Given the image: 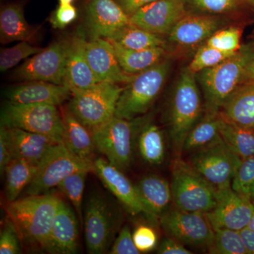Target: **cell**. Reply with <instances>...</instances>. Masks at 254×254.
I'll list each match as a JSON object with an SVG mask.
<instances>
[{"mask_svg":"<svg viewBox=\"0 0 254 254\" xmlns=\"http://www.w3.org/2000/svg\"><path fill=\"white\" fill-rule=\"evenodd\" d=\"M8 128V127H7ZM13 158L20 159L38 166L58 142L44 135L17 128H8Z\"/></svg>","mask_w":254,"mask_h":254,"instance_id":"24","label":"cell"},{"mask_svg":"<svg viewBox=\"0 0 254 254\" xmlns=\"http://www.w3.org/2000/svg\"><path fill=\"white\" fill-rule=\"evenodd\" d=\"M254 54L251 47H241L216 66L195 73L204 95L207 113H220L225 102L242 84L246 66Z\"/></svg>","mask_w":254,"mask_h":254,"instance_id":"3","label":"cell"},{"mask_svg":"<svg viewBox=\"0 0 254 254\" xmlns=\"http://www.w3.org/2000/svg\"><path fill=\"white\" fill-rule=\"evenodd\" d=\"M111 254H139L133 242V234L128 225L122 229L110 250Z\"/></svg>","mask_w":254,"mask_h":254,"instance_id":"42","label":"cell"},{"mask_svg":"<svg viewBox=\"0 0 254 254\" xmlns=\"http://www.w3.org/2000/svg\"><path fill=\"white\" fill-rule=\"evenodd\" d=\"M38 166L20 160L13 158L4 170L6 175L5 194L8 203L18 199L25 189L36 175Z\"/></svg>","mask_w":254,"mask_h":254,"instance_id":"30","label":"cell"},{"mask_svg":"<svg viewBox=\"0 0 254 254\" xmlns=\"http://www.w3.org/2000/svg\"><path fill=\"white\" fill-rule=\"evenodd\" d=\"M114 117L109 121L91 128L97 150L105 155L112 165L121 170L131 165L133 143L136 127L141 121Z\"/></svg>","mask_w":254,"mask_h":254,"instance_id":"9","label":"cell"},{"mask_svg":"<svg viewBox=\"0 0 254 254\" xmlns=\"http://www.w3.org/2000/svg\"><path fill=\"white\" fill-rule=\"evenodd\" d=\"M158 254H191L190 251L184 247L183 244L173 237L164 239L159 246Z\"/></svg>","mask_w":254,"mask_h":254,"instance_id":"46","label":"cell"},{"mask_svg":"<svg viewBox=\"0 0 254 254\" xmlns=\"http://www.w3.org/2000/svg\"><path fill=\"white\" fill-rule=\"evenodd\" d=\"M38 28L26 21L22 7L17 4L4 6L0 13V41L3 44L14 41H29L36 36Z\"/></svg>","mask_w":254,"mask_h":254,"instance_id":"27","label":"cell"},{"mask_svg":"<svg viewBox=\"0 0 254 254\" xmlns=\"http://www.w3.org/2000/svg\"><path fill=\"white\" fill-rule=\"evenodd\" d=\"M254 213L252 198L230 187L218 189L215 206L205 214L214 230L224 228L240 231L248 226Z\"/></svg>","mask_w":254,"mask_h":254,"instance_id":"13","label":"cell"},{"mask_svg":"<svg viewBox=\"0 0 254 254\" xmlns=\"http://www.w3.org/2000/svg\"><path fill=\"white\" fill-rule=\"evenodd\" d=\"M202 100L195 73L187 66L177 78L168 113L174 150L180 157L187 135L201 119Z\"/></svg>","mask_w":254,"mask_h":254,"instance_id":"2","label":"cell"},{"mask_svg":"<svg viewBox=\"0 0 254 254\" xmlns=\"http://www.w3.org/2000/svg\"><path fill=\"white\" fill-rule=\"evenodd\" d=\"M252 82H254V54L246 66L243 77H242V84L252 83Z\"/></svg>","mask_w":254,"mask_h":254,"instance_id":"49","label":"cell"},{"mask_svg":"<svg viewBox=\"0 0 254 254\" xmlns=\"http://www.w3.org/2000/svg\"><path fill=\"white\" fill-rule=\"evenodd\" d=\"M223 141L240 158H248L254 155V131L228 121L223 118L220 128Z\"/></svg>","mask_w":254,"mask_h":254,"instance_id":"32","label":"cell"},{"mask_svg":"<svg viewBox=\"0 0 254 254\" xmlns=\"http://www.w3.org/2000/svg\"><path fill=\"white\" fill-rule=\"evenodd\" d=\"M123 89L119 83L101 81L86 89L72 91L68 110L91 129L115 117Z\"/></svg>","mask_w":254,"mask_h":254,"instance_id":"6","label":"cell"},{"mask_svg":"<svg viewBox=\"0 0 254 254\" xmlns=\"http://www.w3.org/2000/svg\"><path fill=\"white\" fill-rule=\"evenodd\" d=\"M116 1L121 6L124 11L130 16L138 9H141L143 6L156 0H116Z\"/></svg>","mask_w":254,"mask_h":254,"instance_id":"47","label":"cell"},{"mask_svg":"<svg viewBox=\"0 0 254 254\" xmlns=\"http://www.w3.org/2000/svg\"><path fill=\"white\" fill-rule=\"evenodd\" d=\"M88 170H79L66 177L58 186L60 191L71 201L76 213L81 217V205L84 192L85 182Z\"/></svg>","mask_w":254,"mask_h":254,"instance_id":"35","label":"cell"},{"mask_svg":"<svg viewBox=\"0 0 254 254\" xmlns=\"http://www.w3.org/2000/svg\"><path fill=\"white\" fill-rule=\"evenodd\" d=\"M223 120L221 113H207L187 135L183 152H193L206 146L221 137L220 128Z\"/></svg>","mask_w":254,"mask_h":254,"instance_id":"29","label":"cell"},{"mask_svg":"<svg viewBox=\"0 0 254 254\" xmlns=\"http://www.w3.org/2000/svg\"><path fill=\"white\" fill-rule=\"evenodd\" d=\"M110 41L131 50H145L165 46V42L159 35L129 24L118 32Z\"/></svg>","mask_w":254,"mask_h":254,"instance_id":"33","label":"cell"},{"mask_svg":"<svg viewBox=\"0 0 254 254\" xmlns=\"http://www.w3.org/2000/svg\"><path fill=\"white\" fill-rule=\"evenodd\" d=\"M183 0H156L130 16L131 24L155 34H169L187 14Z\"/></svg>","mask_w":254,"mask_h":254,"instance_id":"15","label":"cell"},{"mask_svg":"<svg viewBox=\"0 0 254 254\" xmlns=\"http://www.w3.org/2000/svg\"><path fill=\"white\" fill-rule=\"evenodd\" d=\"M170 185L173 200L180 210L206 213L216 203L218 189L181 157L173 161Z\"/></svg>","mask_w":254,"mask_h":254,"instance_id":"5","label":"cell"},{"mask_svg":"<svg viewBox=\"0 0 254 254\" xmlns=\"http://www.w3.org/2000/svg\"><path fill=\"white\" fill-rule=\"evenodd\" d=\"M122 68L129 74H137L162 61L163 47L145 50H131L125 48L115 41H110Z\"/></svg>","mask_w":254,"mask_h":254,"instance_id":"28","label":"cell"},{"mask_svg":"<svg viewBox=\"0 0 254 254\" xmlns=\"http://www.w3.org/2000/svg\"><path fill=\"white\" fill-rule=\"evenodd\" d=\"M13 159L12 149L7 127L1 125L0 128V173L4 174L5 168Z\"/></svg>","mask_w":254,"mask_h":254,"instance_id":"45","label":"cell"},{"mask_svg":"<svg viewBox=\"0 0 254 254\" xmlns=\"http://www.w3.org/2000/svg\"><path fill=\"white\" fill-rule=\"evenodd\" d=\"M136 189L150 220H160L173 200L171 185L158 175H150L141 179Z\"/></svg>","mask_w":254,"mask_h":254,"instance_id":"23","label":"cell"},{"mask_svg":"<svg viewBox=\"0 0 254 254\" xmlns=\"http://www.w3.org/2000/svg\"><path fill=\"white\" fill-rule=\"evenodd\" d=\"M133 239L135 245L141 253L153 250L158 242V237L155 230L146 225L137 227L133 232Z\"/></svg>","mask_w":254,"mask_h":254,"instance_id":"43","label":"cell"},{"mask_svg":"<svg viewBox=\"0 0 254 254\" xmlns=\"http://www.w3.org/2000/svg\"><path fill=\"white\" fill-rule=\"evenodd\" d=\"M19 232L11 218H6L0 234V254L21 253Z\"/></svg>","mask_w":254,"mask_h":254,"instance_id":"41","label":"cell"},{"mask_svg":"<svg viewBox=\"0 0 254 254\" xmlns=\"http://www.w3.org/2000/svg\"><path fill=\"white\" fill-rule=\"evenodd\" d=\"M57 195H30L9 202L8 216L28 245L44 250L60 203Z\"/></svg>","mask_w":254,"mask_h":254,"instance_id":"1","label":"cell"},{"mask_svg":"<svg viewBox=\"0 0 254 254\" xmlns=\"http://www.w3.org/2000/svg\"><path fill=\"white\" fill-rule=\"evenodd\" d=\"M232 188L241 194L252 198L254 195V155L243 159Z\"/></svg>","mask_w":254,"mask_h":254,"instance_id":"40","label":"cell"},{"mask_svg":"<svg viewBox=\"0 0 254 254\" xmlns=\"http://www.w3.org/2000/svg\"><path fill=\"white\" fill-rule=\"evenodd\" d=\"M220 113L225 120L254 131V82L240 85Z\"/></svg>","mask_w":254,"mask_h":254,"instance_id":"26","label":"cell"},{"mask_svg":"<svg viewBox=\"0 0 254 254\" xmlns=\"http://www.w3.org/2000/svg\"><path fill=\"white\" fill-rule=\"evenodd\" d=\"M160 222L168 235L183 245L208 247L213 242L215 231L205 213L177 208L165 212Z\"/></svg>","mask_w":254,"mask_h":254,"instance_id":"12","label":"cell"},{"mask_svg":"<svg viewBox=\"0 0 254 254\" xmlns=\"http://www.w3.org/2000/svg\"><path fill=\"white\" fill-rule=\"evenodd\" d=\"M114 226L113 213L104 197L91 195L87 201L84 215L85 240L88 253L101 254L108 251Z\"/></svg>","mask_w":254,"mask_h":254,"instance_id":"14","label":"cell"},{"mask_svg":"<svg viewBox=\"0 0 254 254\" xmlns=\"http://www.w3.org/2000/svg\"><path fill=\"white\" fill-rule=\"evenodd\" d=\"M170 68V62L164 60L137 73L135 78L124 87L115 116L134 120L145 115L163 88Z\"/></svg>","mask_w":254,"mask_h":254,"instance_id":"4","label":"cell"},{"mask_svg":"<svg viewBox=\"0 0 254 254\" xmlns=\"http://www.w3.org/2000/svg\"><path fill=\"white\" fill-rule=\"evenodd\" d=\"M86 42L81 33L69 40L64 85L71 92L86 89L100 82L87 60Z\"/></svg>","mask_w":254,"mask_h":254,"instance_id":"22","label":"cell"},{"mask_svg":"<svg viewBox=\"0 0 254 254\" xmlns=\"http://www.w3.org/2000/svg\"><path fill=\"white\" fill-rule=\"evenodd\" d=\"M87 60L95 76L101 81L128 83L136 74L125 72L119 63L113 45L104 38H91L86 42Z\"/></svg>","mask_w":254,"mask_h":254,"instance_id":"17","label":"cell"},{"mask_svg":"<svg viewBox=\"0 0 254 254\" xmlns=\"http://www.w3.org/2000/svg\"><path fill=\"white\" fill-rule=\"evenodd\" d=\"M79 170L94 171L93 162L78 158L63 143H57L38 165L34 178L26 187V195L47 193L68 175Z\"/></svg>","mask_w":254,"mask_h":254,"instance_id":"8","label":"cell"},{"mask_svg":"<svg viewBox=\"0 0 254 254\" xmlns=\"http://www.w3.org/2000/svg\"><path fill=\"white\" fill-rule=\"evenodd\" d=\"M86 24L91 38H113L131 24L130 16L116 0H90L86 7Z\"/></svg>","mask_w":254,"mask_h":254,"instance_id":"16","label":"cell"},{"mask_svg":"<svg viewBox=\"0 0 254 254\" xmlns=\"http://www.w3.org/2000/svg\"><path fill=\"white\" fill-rule=\"evenodd\" d=\"M93 166V172L130 213L145 215L144 207L137 193L136 186L125 176L123 170L102 158L95 160Z\"/></svg>","mask_w":254,"mask_h":254,"instance_id":"18","label":"cell"},{"mask_svg":"<svg viewBox=\"0 0 254 254\" xmlns=\"http://www.w3.org/2000/svg\"><path fill=\"white\" fill-rule=\"evenodd\" d=\"M234 54L235 53H225L205 44L196 52L188 67L193 72L196 73L216 66Z\"/></svg>","mask_w":254,"mask_h":254,"instance_id":"38","label":"cell"},{"mask_svg":"<svg viewBox=\"0 0 254 254\" xmlns=\"http://www.w3.org/2000/svg\"><path fill=\"white\" fill-rule=\"evenodd\" d=\"M5 95L9 103L12 104H51L58 106L71 96V91L66 85L33 81L9 88Z\"/></svg>","mask_w":254,"mask_h":254,"instance_id":"19","label":"cell"},{"mask_svg":"<svg viewBox=\"0 0 254 254\" xmlns=\"http://www.w3.org/2000/svg\"><path fill=\"white\" fill-rule=\"evenodd\" d=\"M247 227H249L250 230H252V231L254 232V213L253 215H252V218H251L250 223H249L248 226H247Z\"/></svg>","mask_w":254,"mask_h":254,"instance_id":"50","label":"cell"},{"mask_svg":"<svg viewBox=\"0 0 254 254\" xmlns=\"http://www.w3.org/2000/svg\"><path fill=\"white\" fill-rule=\"evenodd\" d=\"M213 242L208 247L212 254H250L240 231L230 229H215Z\"/></svg>","mask_w":254,"mask_h":254,"instance_id":"34","label":"cell"},{"mask_svg":"<svg viewBox=\"0 0 254 254\" xmlns=\"http://www.w3.org/2000/svg\"><path fill=\"white\" fill-rule=\"evenodd\" d=\"M69 41L60 40L26 60L13 77L24 82L41 81L64 85Z\"/></svg>","mask_w":254,"mask_h":254,"instance_id":"11","label":"cell"},{"mask_svg":"<svg viewBox=\"0 0 254 254\" xmlns=\"http://www.w3.org/2000/svg\"><path fill=\"white\" fill-rule=\"evenodd\" d=\"M240 232L249 253L254 254V232L247 227Z\"/></svg>","mask_w":254,"mask_h":254,"instance_id":"48","label":"cell"},{"mask_svg":"<svg viewBox=\"0 0 254 254\" xmlns=\"http://www.w3.org/2000/svg\"><path fill=\"white\" fill-rule=\"evenodd\" d=\"M138 147L141 158L147 163L158 165L165 158V146L163 132L156 125H143L138 137Z\"/></svg>","mask_w":254,"mask_h":254,"instance_id":"31","label":"cell"},{"mask_svg":"<svg viewBox=\"0 0 254 254\" xmlns=\"http://www.w3.org/2000/svg\"><path fill=\"white\" fill-rule=\"evenodd\" d=\"M242 159L222 139L218 138L193 152L190 164L218 189L232 187Z\"/></svg>","mask_w":254,"mask_h":254,"instance_id":"10","label":"cell"},{"mask_svg":"<svg viewBox=\"0 0 254 254\" xmlns=\"http://www.w3.org/2000/svg\"><path fill=\"white\" fill-rule=\"evenodd\" d=\"M62 115L64 125V144L78 158L93 162L92 158L97 148L91 130L83 125L68 108L62 111Z\"/></svg>","mask_w":254,"mask_h":254,"instance_id":"25","label":"cell"},{"mask_svg":"<svg viewBox=\"0 0 254 254\" xmlns=\"http://www.w3.org/2000/svg\"><path fill=\"white\" fill-rule=\"evenodd\" d=\"M78 247L77 219L72 209L61 200L44 251L52 254H73Z\"/></svg>","mask_w":254,"mask_h":254,"instance_id":"20","label":"cell"},{"mask_svg":"<svg viewBox=\"0 0 254 254\" xmlns=\"http://www.w3.org/2000/svg\"><path fill=\"white\" fill-rule=\"evenodd\" d=\"M223 21L213 15L186 14L174 26L168 34L175 44L191 46L208 40L223 26Z\"/></svg>","mask_w":254,"mask_h":254,"instance_id":"21","label":"cell"},{"mask_svg":"<svg viewBox=\"0 0 254 254\" xmlns=\"http://www.w3.org/2000/svg\"><path fill=\"white\" fill-rule=\"evenodd\" d=\"M246 1H250V2L254 3V0H246Z\"/></svg>","mask_w":254,"mask_h":254,"instance_id":"52","label":"cell"},{"mask_svg":"<svg viewBox=\"0 0 254 254\" xmlns=\"http://www.w3.org/2000/svg\"><path fill=\"white\" fill-rule=\"evenodd\" d=\"M252 201H253L254 204V195L253 196V198H252Z\"/></svg>","mask_w":254,"mask_h":254,"instance_id":"53","label":"cell"},{"mask_svg":"<svg viewBox=\"0 0 254 254\" xmlns=\"http://www.w3.org/2000/svg\"><path fill=\"white\" fill-rule=\"evenodd\" d=\"M240 41V30L230 27L215 32L205 44L225 53H236L241 48Z\"/></svg>","mask_w":254,"mask_h":254,"instance_id":"39","label":"cell"},{"mask_svg":"<svg viewBox=\"0 0 254 254\" xmlns=\"http://www.w3.org/2000/svg\"><path fill=\"white\" fill-rule=\"evenodd\" d=\"M77 16V9L72 4H60L52 15L50 23L56 29H63L73 23Z\"/></svg>","mask_w":254,"mask_h":254,"instance_id":"44","label":"cell"},{"mask_svg":"<svg viewBox=\"0 0 254 254\" xmlns=\"http://www.w3.org/2000/svg\"><path fill=\"white\" fill-rule=\"evenodd\" d=\"M44 48L32 46L28 41H21L16 46L1 50L0 53V71H7L16 66L20 62L38 54Z\"/></svg>","mask_w":254,"mask_h":254,"instance_id":"36","label":"cell"},{"mask_svg":"<svg viewBox=\"0 0 254 254\" xmlns=\"http://www.w3.org/2000/svg\"><path fill=\"white\" fill-rule=\"evenodd\" d=\"M187 11L194 14H225L237 9L240 0H183Z\"/></svg>","mask_w":254,"mask_h":254,"instance_id":"37","label":"cell"},{"mask_svg":"<svg viewBox=\"0 0 254 254\" xmlns=\"http://www.w3.org/2000/svg\"><path fill=\"white\" fill-rule=\"evenodd\" d=\"M74 0H59L60 4H72Z\"/></svg>","mask_w":254,"mask_h":254,"instance_id":"51","label":"cell"},{"mask_svg":"<svg viewBox=\"0 0 254 254\" xmlns=\"http://www.w3.org/2000/svg\"><path fill=\"white\" fill-rule=\"evenodd\" d=\"M1 125L44 135L63 143L64 125L57 105L9 103L1 111Z\"/></svg>","mask_w":254,"mask_h":254,"instance_id":"7","label":"cell"}]
</instances>
